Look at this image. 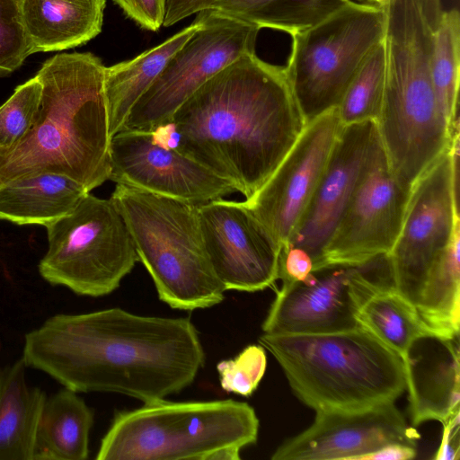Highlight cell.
Instances as JSON below:
<instances>
[{
    "mask_svg": "<svg viewBox=\"0 0 460 460\" xmlns=\"http://www.w3.org/2000/svg\"><path fill=\"white\" fill-rule=\"evenodd\" d=\"M26 367L21 358L0 368V460H33L47 395L29 385Z\"/></svg>",
    "mask_w": 460,
    "mask_h": 460,
    "instance_id": "cell-23",
    "label": "cell"
},
{
    "mask_svg": "<svg viewBox=\"0 0 460 460\" xmlns=\"http://www.w3.org/2000/svg\"><path fill=\"white\" fill-rule=\"evenodd\" d=\"M385 31L382 5L350 0L291 36L284 69L306 124L338 108L366 58L384 40Z\"/></svg>",
    "mask_w": 460,
    "mask_h": 460,
    "instance_id": "cell-8",
    "label": "cell"
},
{
    "mask_svg": "<svg viewBox=\"0 0 460 460\" xmlns=\"http://www.w3.org/2000/svg\"><path fill=\"white\" fill-rule=\"evenodd\" d=\"M342 127L337 109L308 122L270 178L244 200L281 250L313 196Z\"/></svg>",
    "mask_w": 460,
    "mask_h": 460,
    "instance_id": "cell-15",
    "label": "cell"
},
{
    "mask_svg": "<svg viewBox=\"0 0 460 460\" xmlns=\"http://www.w3.org/2000/svg\"><path fill=\"white\" fill-rule=\"evenodd\" d=\"M199 25V21L195 18L190 25L161 44L132 59L105 66L104 93L111 138L123 129L134 105Z\"/></svg>",
    "mask_w": 460,
    "mask_h": 460,
    "instance_id": "cell-21",
    "label": "cell"
},
{
    "mask_svg": "<svg viewBox=\"0 0 460 460\" xmlns=\"http://www.w3.org/2000/svg\"><path fill=\"white\" fill-rule=\"evenodd\" d=\"M410 193L393 174L382 146L343 210L318 268L358 265L388 254L400 233Z\"/></svg>",
    "mask_w": 460,
    "mask_h": 460,
    "instance_id": "cell-14",
    "label": "cell"
},
{
    "mask_svg": "<svg viewBox=\"0 0 460 460\" xmlns=\"http://www.w3.org/2000/svg\"><path fill=\"white\" fill-rule=\"evenodd\" d=\"M442 424L441 443L433 459L457 460L459 459L460 448V411L450 416Z\"/></svg>",
    "mask_w": 460,
    "mask_h": 460,
    "instance_id": "cell-34",
    "label": "cell"
},
{
    "mask_svg": "<svg viewBox=\"0 0 460 460\" xmlns=\"http://www.w3.org/2000/svg\"><path fill=\"white\" fill-rule=\"evenodd\" d=\"M109 180L196 205L235 192L228 181L163 145L150 131L123 129L111 137Z\"/></svg>",
    "mask_w": 460,
    "mask_h": 460,
    "instance_id": "cell-16",
    "label": "cell"
},
{
    "mask_svg": "<svg viewBox=\"0 0 460 460\" xmlns=\"http://www.w3.org/2000/svg\"><path fill=\"white\" fill-rule=\"evenodd\" d=\"M196 14L199 28L134 105L123 129L154 132L164 127L208 79L240 57L255 53L257 25L212 8Z\"/></svg>",
    "mask_w": 460,
    "mask_h": 460,
    "instance_id": "cell-11",
    "label": "cell"
},
{
    "mask_svg": "<svg viewBox=\"0 0 460 460\" xmlns=\"http://www.w3.org/2000/svg\"><path fill=\"white\" fill-rule=\"evenodd\" d=\"M357 321L360 327L398 354L402 361L417 338L434 333L415 307L394 287L374 294L358 310Z\"/></svg>",
    "mask_w": 460,
    "mask_h": 460,
    "instance_id": "cell-26",
    "label": "cell"
},
{
    "mask_svg": "<svg viewBox=\"0 0 460 460\" xmlns=\"http://www.w3.org/2000/svg\"><path fill=\"white\" fill-rule=\"evenodd\" d=\"M391 287L387 254L358 265L323 266L302 281L282 280L262 323L263 333H324L360 327V307Z\"/></svg>",
    "mask_w": 460,
    "mask_h": 460,
    "instance_id": "cell-12",
    "label": "cell"
},
{
    "mask_svg": "<svg viewBox=\"0 0 460 460\" xmlns=\"http://www.w3.org/2000/svg\"><path fill=\"white\" fill-rule=\"evenodd\" d=\"M381 146L375 120L342 127L313 196L287 245L305 250L313 260V270L319 267L328 240Z\"/></svg>",
    "mask_w": 460,
    "mask_h": 460,
    "instance_id": "cell-18",
    "label": "cell"
},
{
    "mask_svg": "<svg viewBox=\"0 0 460 460\" xmlns=\"http://www.w3.org/2000/svg\"><path fill=\"white\" fill-rule=\"evenodd\" d=\"M111 199L161 301L192 311L224 300L226 289L204 248L198 205L119 183Z\"/></svg>",
    "mask_w": 460,
    "mask_h": 460,
    "instance_id": "cell-6",
    "label": "cell"
},
{
    "mask_svg": "<svg viewBox=\"0 0 460 460\" xmlns=\"http://www.w3.org/2000/svg\"><path fill=\"white\" fill-rule=\"evenodd\" d=\"M402 362L413 425L428 420L443 423L460 411L459 336H420Z\"/></svg>",
    "mask_w": 460,
    "mask_h": 460,
    "instance_id": "cell-19",
    "label": "cell"
},
{
    "mask_svg": "<svg viewBox=\"0 0 460 460\" xmlns=\"http://www.w3.org/2000/svg\"><path fill=\"white\" fill-rule=\"evenodd\" d=\"M32 53L60 51L95 38L106 0H18Z\"/></svg>",
    "mask_w": 460,
    "mask_h": 460,
    "instance_id": "cell-20",
    "label": "cell"
},
{
    "mask_svg": "<svg viewBox=\"0 0 460 460\" xmlns=\"http://www.w3.org/2000/svg\"><path fill=\"white\" fill-rule=\"evenodd\" d=\"M385 80L376 126L390 169L411 190L452 137L430 75L433 31L417 0H386ZM458 132V131H457Z\"/></svg>",
    "mask_w": 460,
    "mask_h": 460,
    "instance_id": "cell-4",
    "label": "cell"
},
{
    "mask_svg": "<svg viewBox=\"0 0 460 460\" xmlns=\"http://www.w3.org/2000/svg\"><path fill=\"white\" fill-rule=\"evenodd\" d=\"M458 161L459 132L413 184L400 233L387 254L394 289L415 309L460 226Z\"/></svg>",
    "mask_w": 460,
    "mask_h": 460,
    "instance_id": "cell-10",
    "label": "cell"
},
{
    "mask_svg": "<svg viewBox=\"0 0 460 460\" xmlns=\"http://www.w3.org/2000/svg\"><path fill=\"white\" fill-rule=\"evenodd\" d=\"M127 17L144 30L156 31L164 24L167 0H113Z\"/></svg>",
    "mask_w": 460,
    "mask_h": 460,
    "instance_id": "cell-32",
    "label": "cell"
},
{
    "mask_svg": "<svg viewBox=\"0 0 460 460\" xmlns=\"http://www.w3.org/2000/svg\"><path fill=\"white\" fill-rule=\"evenodd\" d=\"M313 268V260L305 250L294 246L281 250L279 271V279L281 280L302 281Z\"/></svg>",
    "mask_w": 460,
    "mask_h": 460,
    "instance_id": "cell-33",
    "label": "cell"
},
{
    "mask_svg": "<svg viewBox=\"0 0 460 460\" xmlns=\"http://www.w3.org/2000/svg\"><path fill=\"white\" fill-rule=\"evenodd\" d=\"M46 227L49 247L39 272L77 295L113 292L138 261L127 224L111 198L88 192L69 214Z\"/></svg>",
    "mask_w": 460,
    "mask_h": 460,
    "instance_id": "cell-9",
    "label": "cell"
},
{
    "mask_svg": "<svg viewBox=\"0 0 460 460\" xmlns=\"http://www.w3.org/2000/svg\"><path fill=\"white\" fill-rule=\"evenodd\" d=\"M430 75L437 103L452 134L459 131L460 14L444 11L433 31Z\"/></svg>",
    "mask_w": 460,
    "mask_h": 460,
    "instance_id": "cell-27",
    "label": "cell"
},
{
    "mask_svg": "<svg viewBox=\"0 0 460 460\" xmlns=\"http://www.w3.org/2000/svg\"><path fill=\"white\" fill-rule=\"evenodd\" d=\"M175 148L228 181L245 199L273 173L306 126L284 66L246 54L174 112Z\"/></svg>",
    "mask_w": 460,
    "mask_h": 460,
    "instance_id": "cell-2",
    "label": "cell"
},
{
    "mask_svg": "<svg viewBox=\"0 0 460 460\" xmlns=\"http://www.w3.org/2000/svg\"><path fill=\"white\" fill-rule=\"evenodd\" d=\"M367 3H370V4H379L381 5L382 4H384L386 0H366Z\"/></svg>",
    "mask_w": 460,
    "mask_h": 460,
    "instance_id": "cell-37",
    "label": "cell"
},
{
    "mask_svg": "<svg viewBox=\"0 0 460 460\" xmlns=\"http://www.w3.org/2000/svg\"><path fill=\"white\" fill-rule=\"evenodd\" d=\"M102 60L90 52L61 53L36 76L42 94L35 121L9 148H0V187L40 173L67 176L91 191L109 180L110 143Z\"/></svg>",
    "mask_w": 460,
    "mask_h": 460,
    "instance_id": "cell-3",
    "label": "cell"
},
{
    "mask_svg": "<svg viewBox=\"0 0 460 460\" xmlns=\"http://www.w3.org/2000/svg\"><path fill=\"white\" fill-rule=\"evenodd\" d=\"M89 191L60 174L40 173L0 187V219L47 226L69 214Z\"/></svg>",
    "mask_w": 460,
    "mask_h": 460,
    "instance_id": "cell-22",
    "label": "cell"
},
{
    "mask_svg": "<svg viewBox=\"0 0 460 460\" xmlns=\"http://www.w3.org/2000/svg\"><path fill=\"white\" fill-rule=\"evenodd\" d=\"M204 248L226 291L255 292L279 279L281 246L244 201L198 205Z\"/></svg>",
    "mask_w": 460,
    "mask_h": 460,
    "instance_id": "cell-13",
    "label": "cell"
},
{
    "mask_svg": "<svg viewBox=\"0 0 460 460\" xmlns=\"http://www.w3.org/2000/svg\"><path fill=\"white\" fill-rule=\"evenodd\" d=\"M385 80V48L383 40L366 58L337 108L343 126L377 120L383 103Z\"/></svg>",
    "mask_w": 460,
    "mask_h": 460,
    "instance_id": "cell-28",
    "label": "cell"
},
{
    "mask_svg": "<svg viewBox=\"0 0 460 460\" xmlns=\"http://www.w3.org/2000/svg\"><path fill=\"white\" fill-rule=\"evenodd\" d=\"M42 84L35 75L14 90L0 106V148L15 145L32 127L39 111Z\"/></svg>",
    "mask_w": 460,
    "mask_h": 460,
    "instance_id": "cell-29",
    "label": "cell"
},
{
    "mask_svg": "<svg viewBox=\"0 0 460 460\" xmlns=\"http://www.w3.org/2000/svg\"><path fill=\"white\" fill-rule=\"evenodd\" d=\"M67 388L47 397L37 428L33 460H84L93 412Z\"/></svg>",
    "mask_w": 460,
    "mask_h": 460,
    "instance_id": "cell-24",
    "label": "cell"
},
{
    "mask_svg": "<svg viewBox=\"0 0 460 460\" xmlns=\"http://www.w3.org/2000/svg\"><path fill=\"white\" fill-rule=\"evenodd\" d=\"M358 1H362V0H358Z\"/></svg>",
    "mask_w": 460,
    "mask_h": 460,
    "instance_id": "cell-38",
    "label": "cell"
},
{
    "mask_svg": "<svg viewBox=\"0 0 460 460\" xmlns=\"http://www.w3.org/2000/svg\"><path fill=\"white\" fill-rule=\"evenodd\" d=\"M32 54L18 0H0V76L19 68Z\"/></svg>",
    "mask_w": 460,
    "mask_h": 460,
    "instance_id": "cell-31",
    "label": "cell"
},
{
    "mask_svg": "<svg viewBox=\"0 0 460 460\" xmlns=\"http://www.w3.org/2000/svg\"><path fill=\"white\" fill-rule=\"evenodd\" d=\"M259 419L233 399L170 402L161 399L115 414L98 460H210L216 452L256 443Z\"/></svg>",
    "mask_w": 460,
    "mask_h": 460,
    "instance_id": "cell-7",
    "label": "cell"
},
{
    "mask_svg": "<svg viewBox=\"0 0 460 460\" xmlns=\"http://www.w3.org/2000/svg\"><path fill=\"white\" fill-rule=\"evenodd\" d=\"M22 359L75 393H116L145 403L189 386L205 352L189 317L115 307L48 318L25 335Z\"/></svg>",
    "mask_w": 460,
    "mask_h": 460,
    "instance_id": "cell-1",
    "label": "cell"
},
{
    "mask_svg": "<svg viewBox=\"0 0 460 460\" xmlns=\"http://www.w3.org/2000/svg\"><path fill=\"white\" fill-rule=\"evenodd\" d=\"M350 0H216L209 8L258 27L290 36L305 31Z\"/></svg>",
    "mask_w": 460,
    "mask_h": 460,
    "instance_id": "cell-25",
    "label": "cell"
},
{
    "mask_svg": "<svg viewBox=\"0 0 460 460\" xmlns=\"http://www.w3.org/2000/svg\"><path fill=\"white\" fill-rule=\"evenodd\" d=\"M416 455V447L394 443L365 456L362 460H409L414 458Z\"/></svg>",
    "mask_w": 460,
    "mask_h": 460,
    "instance_id": "cell-36",
    "label": "cell"
},
{
    "mask_svg": "<svg viewBox=\"0 0 460 460\" xmlns=\"http://www.w3.org/2000/svg\"><path fill=\"white\" fill-rule=\"evenodd\" d=\"M420 435L394 402L354 410L316 411L313 424L283 442L272 460H362L389 444L416 447Z\"/></svg>",
    "mask_w": 460,
    "mask_h": 460,
    "instance_id": "cell-17",
    "label": "cell"
},
{
    "mask_svg": "<svg viewBox=\"0 0 460 460\" xmlns=\"http://www.w3.org/2000/svg\"><path fill=\"white\" fill-rule=\"evenodd\" d=\"M216 0H167L164 27H170L181 20L209 8Z\"/></svg>",
    "mask_w": 460,
    "mask_h": 460,
    "instance_id": "cell-35",
    "label": "cell"
},
{
    "mask_svg": "<svg viewBox=\"0 0 460 460\" xmlns=\"http://www.w3.org/2000/svg\"><path fill=\"white\" fill-rule=\"evenodd\" d=\"M296 396L316 411L354 410L406 390L401 357L363 327L324 333H263Z\"/></svg>",
    "mask_w": 460,
    "mask_h": 460,
    "instance_id": "cell-5",
    "label": "cell"
},
{
    "mask_svg": "<svg viewBox=\"0 0 460 460\" xmlns=\"http://www.w3.org/2000/svg\"><path fill=\"white\" fill-rule=\"evenodd\" d=\"M266 367L265 349L252 344L235 358L218 362L217 370L224 391L248 397L257 389Z\"/></svg>",
    "mask_w": 460,
    "mask_h": 460,
    "instance_id": "cell-30",
    "label": "cell"
}]
</instances>
